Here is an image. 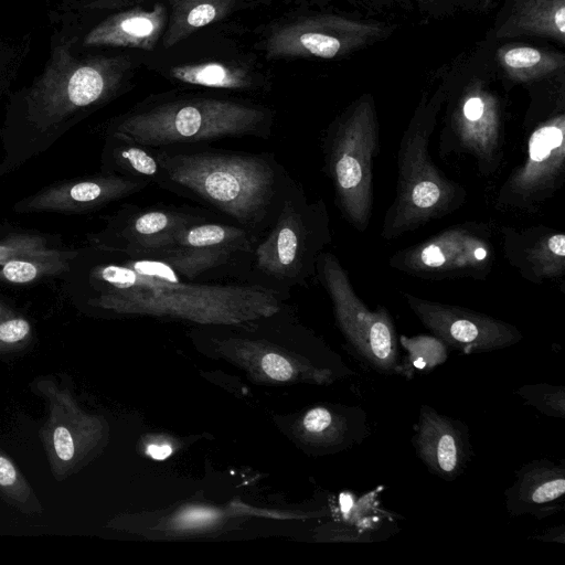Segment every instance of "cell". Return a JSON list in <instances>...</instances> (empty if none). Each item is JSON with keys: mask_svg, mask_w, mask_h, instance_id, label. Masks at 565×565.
Masks as SVG:
<instances>
[{"mask_svg": "<svg viewBox=\"0 0 565 565\" xmlns=\"http://www.w3.org/2000/svg\"><path fill=\"white\" fill-rule=\"evenodd\" d=\"M30 332L29 322L20 317H10L0 321V341L13 343L24 339Z\"/></svg>", "mask_w": 565, "mask_h": 565, "instance_id": "31", "label": "cell"}, {"mask_svg": "<svg viewBox=\"0 0 565 565\" xmlns=\"http://www.w3.org/2000/svg\"><path fill=\"white\" fill-rule=\"evenodd\" d=\"M128 66L124 57L77 60L70 43L55 46L28 93V119L44 130L75 111L108 100L118 92Z\"/></svg>", "mask_w": 565, "mask_h": 565, "instance_id": "7", "label": "cell"}, {"mask_svg": "<svg viewBox=\"0 0 565 565\" xmlns=\"http://www.w3.org/2000/svg\"><path fill=\"white\" fill-rule=\"evenodd\" d=\"M214 518H215V513H213L209 510L195 509V510L186 511L185 513H183L180 516V523L182 525H186V526H189V525L194 526V525H200V524L210 522Z\"/></svg>", "mask_w": 565, "mask_h": 565, "instance_id": "34", "label": "cell"}, {"mask_svg": "<svg viewBox=\"0 0 565 565\" xmlns=\"http://www.w3.org/2000/svg\"><path fill=\"white\" fill-rule=\"evenodd\" d=\"M525 404L545 416L565 418V387L547 383L523 385L515 390Z\"/></svg>", "mask_w": 565, "mask_h": 565, "instance_id": "28", "label": "cell"}, {"mask_svg": "<svg viewBox=\"0 0 565 565\" xmlns=\"http://www.w3.org/2000/svg\"><path fill=\"white\" fill-rule=\"evenodd\" d=\"M502 252L519 275L535 285L565 275V233L547 225L501 226Z\"/></svg>", "mask_w": 565, "mask_h": 565, "instance_id": "15", "label": "cell"}, {"mask_svg": "<svg viewBox=\"0 0 565 565\" xmlns=\"http://www.w3.org/2000/svg\"><path fill=\"white\" fill-rule=\"evenodd\" d=\"M493 56L502 81L510 92L524 88L565 73L563 51L523 42H495Z\"/></svg>", "mask_w": 565, "mask_h": 565, "instance_id": "20", "label": "cell"}, {"mask_svg": "<svg viewBox=\"0 0 565 565\" xmlns=\"http://www.w3.org/2000/svg\"><path fill=\"white\" fill-rule=\"evenodd\" d=\"M564 461L534 459L516 470L514 481L504 491L505 509L511 516L543 520L564 510Z\"/></svg>", "mask_w": 565, "mask_h": 565, "instance_id": "16", "label": "cell"}, {"mask_svg": "<svg viewBox=\"0 0 565 565\" xmlns=\"http://www.w3.org/2000/svg\"><path fill=\"white\" fill-rule=\"evenodd\" d=\"M191 1H195V0H171V6L172 4L184 3V2H191Z\"/></svg>", "mask_w": 565, "mask_h": 565, "instance_id": "38", "label": "cell"}, {"mask_svg": "<svg viewBox=\"0 0 565 565\" xmlns=\"http://www.w3.org/2000/svg\"><path fill=\"white\" fill-rule=\"evenodd\" d=\"M15 479L17 472L12 463L8 459L0 457V484L10 486Z\"/></svg>", "mask_w": 565, "mask_h": 565, "instance_id": "35", "label": "cell"}, {"mask_svg": "<svg viewBox=\"0 0 565 565\" xmlns=\"http://www.w3.org/2000/svg\"><path fill=\"white\" fill-rule=\"evenodd\" d=\"M411 443L427 470L445 481L460 477L472 455L467 424L427 404L419 408Z\"/></svg>", "mask_w": 565, "mask_h": 565, "instance_id": "14", "label": "cell"}, {"mask_svg": "<svg viewBox=\"0 0 565 565\" xmlns=\"http://www.w3.org/2000/svg\"><path fill=\"white\" fill-rule=\"evenodd\" d=\"M316 278L327 291L340 330L358 359L382 374H397L401 347L388 310H371L355 292L339 258L324 250L317 260Z\"/></svg>", "mask_w": 565, "mask_h": 565, "instance_id": "9", "label": "cell"}, {"mask_svg": "<svg viewBox=\"0 0 565 565\" xmlns=\"http://www.w3.org/2000/svg\"><path fill=\"white\" fill-rule=\"evenodd\" d=\"M105 160L110 173L137 178L170 192L166 170L156 150L120 132H109Z\"/></svg>", "mask_w": 565, "mask_h": 565, "instance_id": "22", "label": "cell"}, {"mask_svg": "<svg viewBox=\"0 0 565 565\" xmlns=\"http://www.w3.org/2000/svg\"><path fill=\"white\" fill-rule=\"evenodd\" d=\"M355 10L372 17L415 11L409 0H342Z\"/></svg>", "mask_w": 565, "mask_h": 565, "instance_id": "30", "label": "cell"}, {"mask_svg": "<svg viewBox=\"0 0 565 565\" xmlns=\"http://www.w3.org/2000/svg\"><path fill=\"white\" fill-rule=\"evenodd\" d=\"M324 171L342 217L363 233L371 221L373 166L380 151V121L372 93L352 100L322 137Z\"/></svg>", "mask_w": 565, "mask_h": 565, "instance_id": "6", "label": "cell"}, {"mask_svg": "<svg viewBox=\"0 0 565 565\" xmlns=\"http://www.w3.org/2000/svg\"><path fill=\"white\" fill-rule=\"evenodd\" d=\"M236 0H195L172 4L163 45L171 47L196 30L224 18Z\"/></svg>", "mask_w": 565, "mask_h": 565, "instance_id": "23", "label": "cell"}, {"mask_svg": "<svg viewBox=\"0 0 565 565\" xmlns=\"http://www.w3.org/2000/svg\"><path fill=\"white\" fill-rule=\"evenodd\" d=\"M399 347L405 350L397 374L412 380L415 374H425L444 364L448 359V348L434 334L398 335Z\"/></svg>", "mask_w": 565, "mask_h": 565, "instance_id": "25", "label": "cell"}, {"mask_svg": "<svg viewBox=\"0 0 565 565\" xmlns=\"http://www.w3.org/2000/svg\"><path fill=\"white\" fill-rule=\"evenodd\" d=\"M170 192L191 199L258 238L299 183L270 152L195 145L154 148Z\"/></svg>", "mask_w": 565, "mask_h": 565, "instance_id": "1", "label": "cell"}, {"mask_svg": "<svg viewBox=\"0 0 565 565\" xmlns=\"http://www.w3.org/2000/svg\"><path fill=\"white\" fill-rule=\"evenodd\" d=\"M86 7L93 9L119 8L128 4L129 0H82Z\"/></svg>", "mask_w": 565, "mask_h": 565, "instance_id": "37", "label": "cell"}, {"mask_svg": "<svg viewBox=\"0 0 565 565\" xmlns=\"http://www.w3.org/2000/svg\"><path fill=\"white\" fill-rule=\"evenodd\" d=\"M215 216L174 205H127L110 217L97 247L129 253L167 248L182 228Z\"/></svg>", "mask_w": 565, "mask_h": 565, "instance_id": "13", "label": "cell"}, {"mask_svg": "<svg viewBox=\"0 0 565 565\" xmlns=\"http://www.w3.org/2000/svg\"><path fill=\"white\" fill-rule=\"evenodd\" d=\"M64 254L13 258L0 265V274L11 282L24 284L45 275L55 274L65 267Z\"/></svg>", "mask_w": 565, "mask_h": 565, "instance_id": "27", "label": "cell"}, {"mask_svg": "<svg viewBox=\"0 0 565 565\" xmlns=\"http://www.w3.org/2000/svg\"><path fill=\"white\" fill-rule=\"evenodd\" d=\"M490 31L441 65L445 98L440 156L470 157L482 177L494 174L504 158L507 97L493 56Z\"/></svg>", "mask_w": 565, "mask_h": 565, "instance_id": "2", "label": "cell"}, {"mask_svg": "<svg viewBox=\"0 0 565 565\" xmlns=\"http://www.w3.org/2000/svg\"><path fill=\"white\" fill-rule=\"evenodd\" d=\"M523 161L499 188L495 207L532 213L552 199L565 181V107L533 124Z\"/></svg>", "mask_w": 565, "mask_h": 565, "instance_id": "11", "label": "cell"}, {"mask_svg": "<svg viewBox=\"0 0 565 565\" xmlns=\"http://www.w3.org/2000/svg\"><path fill=\"white\" fill-rule=\"evenodd\" d=\"M493 238V230L488 223H457L396 250L390 257L388 266L423 280H486L495 264Z\"/></svg>", "mask_w": 565, "mask_h": 565, "instance_id": "10", "label": "cell"}, {"mask_svg": "<svg viewBox=\"0 0 565 565\" xmlns=\"http://www.w3.org/2000/svg\"><path fill=\"white\" fill-rule=\"evenodd\" d=\"M398 24L360 11H321L276 28L266 42L268 58L339 60L390 39Z\"/></svg>", "mask_w": 565, "mask_h": 565, "instance_id": "8", "label": "cell"}, {"mask_svg": "<svg viewBox=\"0 0 565 565\" xmlns=\"http://www.w3.org/2000/svg\"><path fill=\"white\" fill-rule=\"evenodd\" d=\"M167 9L157 3L152 9L134 8L115 13L84 38V46L135 47L151 51L167 25Z\"/></svg>", "mask_w": 565, "mask_h": 565, "instance_id": "19", "label": "cell"}, {"mask_svg": "<svg viewBox=\"0 0 565 565\" xmlns=\"http://www.w3.org/2000/svg\"><path fill=\"white\" fill-rule=\"evenodd\" d=\"M331 241L324 200L310 201L299 182L274 224L255 243L249 280L287 298L292 288H306L316 278L318 257Z\"/></svg>", "mask_w": 565, "mask_h": 565, "instance_id": "5", "label": "cell"}, {"mask_svg": "<svg viewBox=\"0 0 565 565\" xmlns=\"http://www.w3.org/2000/svg\"><path fill=\"white\" fill-rule=\"evenodd\" d=\"M62 254L46 247L45 242L39 236L14 235L0 243V265L23 257H41Z\"/></svg>", "mask_w": 565, "mask_h": 565, "instance_id": "29", "label": "cell"}, {"mask_svg": "<svg viewBox=\"0 0 565 565\" xmlns=\"http://www.w3.org/2000/svg\"><path fill=\"white\" fill-rule=\"evenodd\" d=\"M262 366L268 376L277 381L289 380L292 375L290 363L276 353H267L262 360Z\"/></svg>", "mask_w": 565, "mask_h": 565, "instance_id": "32", "label": "cell"}, {"mask_svg": "<svg viewBox=\"0 0 565 565\" xmlns=\"http://www.w3.org/2000/svg\"><path fill=\"white\" fill-rule=\"evenodd\" d=\"M418 320L447 348L463 354L484 353L516 344L523 339L513 324L469 308L437 302L404 292Z\"/></svg>", "mask_w": 565, "mask_h": 565, "instance_id": "12", "label": "cell"}, {"mask_svg": "<svg viewBox=\"0 0 565 565\" xmlns=\"http://www.w3.org/2000/svg\"><path fill=\"white\" fill-rule=\"evenodd\" d=\"M274 113L262 105L214 97L147 103L113 120L120 132L152 148L188 146L226 138H269Z\"/></svg>", "mask_w": 565, "mask_h": 565, "instance_id": "4", "label": "cell"}, {"mask_svg": "<svg viewBox=\"0 0 565 565\" xmlns=\"http://www.w3.org/2000/svg\"><path fill=\"white\" fill-rule=\"evenodd\" d=\"M171 76L185 84L209 88L247 90L255 86V79L247 70L220 62L173 66Z\"/></svg>", "mask_w": 565, "mask_h": 565, "instance_id": "24", "label": "cell"}, {"mask_svg": "<svg viewBox=\"0 0 565 565\" xmlns=\"http://www.w3.org/2000/svg\"><path fill=\"white\" fill-rule=\"evenodd\" d=\"M425 20L437 21L462 14L482 15L490 13L494 0H409Z\"/></svg>", "mask_w": 565, "mask_h": 565, "instance_id": "26", "label": "cell"}, {"mask_svg": "<svg viewBox=\"0 0 565 565\" xmlns=\"http://www.w3.org/2000/svg\"><path fill=\"white\" fill-rule=\"evenodd\" d=\"M146 452L156 460H164L172 454V447L169 444H150Z\"/></svg>", "mask_w": 565, "mask_h": 565, "instance_id": "36", "label": "cell"}, {"mask_svg": "<svg viewBox=\"0 0 565 565\" xmlns=\"http://www.w3.org/2000/svg\"><path fill=\"white\" fill-rule=\"evenodd\" d=\"M53 443L56 455L62 460H70L74 456V441L67 428L58 426L53 434Z\"/></svg>", "mask_w": 565, "mask_h": 565, "instance_id": "33", "label": "cell"}, {"mask_svg": "<svg viewBox=\"0 0 565 565\" xmlns=\"http://www.w3.org/2000/svg\"><path fill=\"white\" fill-rule=\"evenodd\" d=\"M257 239L248 230L225 218L216 221L213 216L179 231L168 247L220 252L252 264V253Z\"/></svg>", "mask_w": 565, "mask_h": 565, "instance_id": "21", "label": "cell"}, {"mask_svg": "<svg viewBox=\"0 0 565 565\" xmlns=\"http://www.w3.org/2000/svg\"><path fill=\"white\" fill-rule=\"evenodd\" d=\"M151 184L145 180L107 172L77 182L50 188L31 198L23 211L82 212L102 207L135 193Z\"/></svg>", "mask_w": 565, "mask_h": 565, "instance_id": "17", "label": "cell"}, {"mask_svg": "<svg viewBox=\"0 0 565 565\" xmlns=\"http://www.w3.org/2000/svg\"><path fill=\"white\" fill-rule=\"evenodd\" d=\"M497 42L537 38L565 45V0H503L489 29Z\"/></svg>", "mask_w": 565, "mask_h": 565, "instance_id": "18", "label": "cell"}, {"mask_svg": "<svg viewBox=\"0 0 565 565\" xmlns=\"http://www.w3.org/2000/svg\"><path fill=\"white\" fill-rule=\"evenodd\" d=\"M444 98L445 76L440 66L422 90L399 141L395 195L384 214L380 233L386 241L443 218L467 201V190L447 178L428 151Z\"/></svg>", "mask_w": 565, "mask_h": 565, "instance_id": "3", "label": "cell"}]
</instances>
